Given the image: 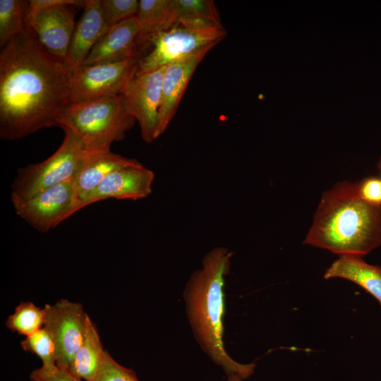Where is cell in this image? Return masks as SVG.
Here are the masks:
<instances>
[{"label":"cell","mask_w":381,"mask_h":381,"mask_svg":"<svg viewBox=\"0 0 381 381\" xmlns=\"http://www.w3.org/2000/svg\"><path fill=\"white\" fill-rule=\"evenodd\" d=\"M44 327L51 334L56 348V365L68 370L84 339L88 315L83 305L62 298L44 308Z\"/></svg>","instance_id":"cell-8"},{"label":"cell","mask_w":381,"mask_h":381,"mask_svg":"<svg viewBox=\"0 0 381 381\" xmlns=\"http://www.w3.org/2000/svg\"><path fill=\"white\" fill-rule=\"evenodd\" d=\"M303 243L334 253L363 256L381 245V204L365 200L358 183L325 190Z\"/></svg>","instance_id":"cell-3"},{"label":"cell","mask_w":381,"mask_h":381,"mask_svg":"<svg viewBox=\"0 0 381 381\" xmlns=\"http://www.w3.org/2000/svg\"><path fill=\"white\" fill-rule=\"evenodd\" d=\"M213 47H206L166 66L162 79L157 137L168 128L194 71Z\"/></svg>","instance_id":"cell-13"},{"label":"cell","mask_w":381,"mask_h":381,"mask_svg":"<svg viewBox=\"0 0 381 381\" xmlns=\"http://www.w3.org/2000/svg\"><path fill=\"white\" fill-rule=\"evenodd\" d=\"M135 119L128 111L123 94L70 102L59 115V127L73 131L87 150H110L123 140Z\"/></svg>","instance_id":"cell-4"},{"label":"cell","mask_w":381,"mask_h":381,"mask_svg":"<svg viewBox=\"0 0 381 381\" xmlns=\"http://www.w3.org/2000/svg\"><path fill=\"white\" fill-rule=\"evenodd\" d=\"M73 70L66 59L47 52L28 26L1 47L0 138L18 140L59 126L58 118L70 103Z\"/></svg>","instance_id":"cell-1"},{"label":"cell","mask_w":381,"mask_h":381,"mask_svg":"<svg viewBox=\"0 0 381 381\" xmlns=\"http://www.w3.org/2000/svg\"><path fill=\"white\" fill-rule=\"evenodd\" d=\"M171 0H140L135 18L140 32L137 44L144 47L151 38L164 31L168 8Z\"/></svg>","instance_id":"cell-19"},{"label":"cell","mask_w":381,"mask_h":381,"mask_svg":"<svg viewBox=\"0 0 381 381\" xmlns=\"http://www.w3.org/2000/svg\"><path fill=\"white\" fill-rule=\"evenodd\" d=\"M139 58L82 64L73 70L70 102H80L123 93L135 75Z\"/></svg>","instance_id":"cell-7"},{"label":"cell","mask_w":381,"mask_h":381,"mask_svg":"<svg viewBox=\"0 0 381 381\" xmlns=\"http://www.w3.org/2000/svg\"><path fill=\"white\" fill-rule=\"evenodd\" d=\"M325 279L343 278L361 286L381 304V267L365 262L361 256L342 255L324 274Z\"/></svg>","instance_id":"cell-17"},{"label":"cell","mask_w":381,"mask_h":381,"mask_svg":"<svg viewBox=\"0 0 381 381\" xmlns=\"http://www.w3.org/2000/svg\"><path fill=\"white\" fill-rule=\"evenodd\" d=\"M18 216L40 232H47L78 212L73 180L48 188L30 198L11 200Z\"/></svg>","instance_id":"cell-9"},{"label":"cell","mask_w":381,"mask_h":381,"mask_svg":"<svg viewBox=\"0 0 381 381\" xmlns=\"http://www.w3.org/2000/svg\"><path fill=\"white\" fill-rule=\"evenodd\" d=\"M56 151L45 160L19 168L12 183L11 200H25L55 185L73 179L87 149L70 129Z\"/></svg>","instance_id":"cell-6"},{"label":"cell","mask_w":381,"mask_h":381,"mask_svg":"<svg viewBox=\"0 0 381 381\" xmlns=\"http://www.w3.org/2000/svg\"><path fill=\"white\" fill-rule=\"evenodd\" d=\"M103 348L95 324L88 316L84 339L69 367L74 376L85 381H92L104 357Z\"/></svg>","instance_id":"cell-18"},{"label":"cell","mask_w":381,"mask_h":381,"mask_svg":"<svg viewBox=\"0 0 381 381\" xmlns=\"http://www.w3.org/2000/svg\"><path fill=\"white\" fill-rule=\"evenodd\" d=\"M361 196L373 204H381V179L367 178L358 183Z\"/></svg>","instance_id":"cell-27"},{"label":"cell","mask_w":381,"mask_h":381,"mask_svg":"<svg viewBox=\"0 0 381 381\" xmlns=\"http://www.w3.org/2000/svg\"><path fill=\"white\" fill-rule=\"evenodd\" d=\"M183 19H204L221 23L218 10L212 0H171L164 30Z\"/></svg>","instance_id":"cell-20"},{"label":"cell","mask_w":381,"mask_h":381,"mask_svg":"<svg viewBox=\"0 0 381 381\" xmlns=\"http://www.w3.org/2000/svg\"><path fill=\"white\" fill-rule=\"evenodd\" d=\"M137 159L115 154L111 150L86 151L73 179L77 210L84 198L95 189L104 178L120 168L140 164Z\"/></svg>","instance_id":"cell-14"},{"label":"cell","mask_w":381,"mask_h":381,"mask_svg":"<svg viewBox=\"0 0 381 381\" xmlns=\"http://www.w3.org/2000/svg\"><path fill=\"white\" fill-rule=\"evenodd\" d=\"M234 253L215 247L203 256L201 267L186 282L183 300L190 327L202 351L226 375L236 373L246 379L255 363H241L231 357L224 346V283L229 274Z\"/></svg>","instance_id":"cell-2"},{"label":"cell","mask_w":381,"mask_h":381,"mask_svg":"<svg viewBox=\"0 0 381 381\" xmlns=\"http://www.w3.org/2000/svg\"><path fill=\"white\" fill-rule=\"evenodd\" d=\"M92 381H140L132 369L119 364L106 350L99 368Z\"/></svg>","instance_id":"cell-25"},{"label":"cell","mask_w":381,"mask_h":381,"mask_svg":"<svg viewBox=\"0 0 381 381\" xmlns=\"http://www.w3.org/2000/svg\"><path fill=\"white\" fill-rule=\"evenodd\" d=\"M75 24L66 61L73 68L82 65L108 28L102 17L100 0H86Z\"/></svg>","instance_id":"cell-16"},{"label":"cell","mask_w":381,"mask_h":381,"mask_svg":"<svg viewBox=\"0 0 381 381\" xmlns=\"http://www.w3.org/2000/svg\"><path fill=\"white\" fill-rule=\"evenodd\" d=\"M30 379L31 381H83L67 370L56 368L49 370L42 367L34 370Z\"/></svg>","instance_id":"cell-26"},{"label":"cell","mask_w":381,"mask_h":381,"mask_svg":"<svg viewBox=\"0 0 381 381\" xmlns=\"http://www.w3.org/2000/svg\"><path fill=\"white\" fill-rule=\"evenodd\" d=\"M139 32L135 16L109 28L83 64L138 58L137 38Z\"/></svg>","instance_id":"cell-15"},{"label":"cell","mask_w":381,"mask_h":381,"mask_svg":"<svg viewBox=\"0 0 381 381\" xmlns=\"http://www.w3.org/2000/svg\"><path fill=\"white\" fill-rule=\"evenodd\" d=\"M243 380L241 376L236 373L226 375V381H243Z\"/></svg>","instance_id":"cell-29"},{"label":"cell","mask_w":381,"mask_h":381,"mask_svg":"<svg viewBox=\"0 0 381 381\" xmlns=\"http://www.w3.org/2000/svg\"><path fill=\"white\" fill-rule=\"evenodd\" d=\"M13 332L29 336L44 326V310L31 301L20 302L5 322Z\"/></svg>","instance_id":"cell-22"},{"label":"cell","mask_w":381,"mask_h":381,"mask_svg":"<svg viewBox=\"0 0 381 381\" xmlns=\"http://www.w3.org/2000/svg\"><path fill=\"white\" fill-rule=\"evenodd\" d=\"M85 3L86 0H30L28 1V13H32L50 6L62 4L75 5L83 8Z\"/></svg>","instance_id":"cell-28"},{"label":"cell","mask_w":381,"mask_h":381,"mask_svg":"<svg viewBox=\"0 0 381 381\" xmlns=\"http://www.w3.org/2000/svg\"><path fill=\"white\" fill-rule=\"evenodd\" d=\"M155 173L141 163L116 169L82 201L80 209L109 198L138 200L152 193Z\"/></svg>","instance_id":"cell-12"},{"label":"cell","mask_w":381,"mask_h":381,"mask_svg":"<svg viewBox=\"0 0 381 381\" xmlns=\"http://www.w3.org/2000/svg\"><path fill=\"white\" fill-rule=\"evenodd\" d=\"M28 1L0 0V47L26 32Z\"/></svg>","instance_id":"cell-21"},{"label":"cell","mask_w":381,"mask_h":381,"mask_svg":"<svg viewBox=\"0 0 381 381\" xmlns=\"http://www.w3.org/2000/svg\"><path fill=\"white\" fill-rule=\"evenodd\" d=\"M226 35L221 23L204 19H183L153 36L151 51L139 59L136 73L157 70L208 47Z\"/></svg>","instance_id":"cell-5"},{"label":"cell","mask_w":381,"mask_h":381,"mask_svg":"<svg viewBox=\"0 0 381 381\" xmlns=\"http://www.w3.org/2000/svg\"><path fill=\"white\" fill-rule=\"evenodd\" d=\"M20 346L25 351L34 353L40 358L42 363L41 367L49 370L58 368L56 344L45 327H43L25 337V339L21 341Z\"/></svg>","instance_id":"cell-23"},{"label":"cell","mask_w":381,"mask_h":381,"mask_svg":"<svg viewBox=\"0 0 381 381\" xmlns=\"http://www.w3.org/2000/svg\"><path fill=\"white\" fill-rule=\"evenodd\" d=\"M78 8L75 5L62 4L27 13L28 26L50 54L66 59Z\"/></svg>","instance_id":"cell-11"},{"label":"cell","mask_w":381,"mask_h":381,"mask_svg":"<svg viewBox=\"0 0 381 381\" xmlns=\"http://www.w3.org/2000/svg\"><path fill=\"white\" fill-rule=\"evenodd\" d=\"M138 6L137 0H100L102 17L108 28L135 16Z\"/></svg>","instance_id":"cell-24"},{"label":"cell","mask_w":381,"mask_h":381,"mask_svg":"<svg viewBox=\"0 0 381 381\" xmlns=\"http://www.w3.org/2000/svg\"><path fill=\"white\" fill-rule=\"evenodd\" d=\"M377 167H378L379 169H380V170H381V157H380V160H379V162H378Z\"/></svg>","instance_id":"cell-30"},{"label":"cell","mask_w":381,"mask_h":381,"mask_svg":"<svg viewBox=\"0 0 381 381\" xmlns=\"http://www.w3.org/2000/svg\"><path fill=\"white\" fill-rule=\"evenodd\" d=\"M166 66L136 73L123 92L128 113L138 122L141 136L147 143L157 137L163 74Z\"/></svg>","instance_id":"cell-10"}]
</instances>
